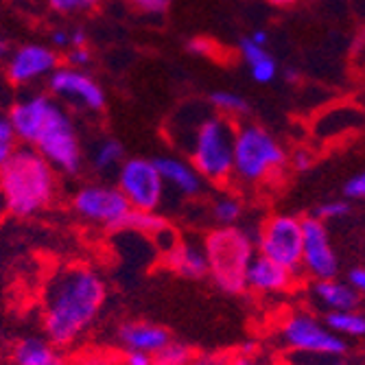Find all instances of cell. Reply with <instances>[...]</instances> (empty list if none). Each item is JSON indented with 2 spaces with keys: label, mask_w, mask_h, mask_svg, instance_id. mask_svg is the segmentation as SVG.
I'll list each match as a JSON object with an SVG mask.
<instances>
[{
  "label": "cell",
  "mask_w": 365,
  "mask_h": 365,
  "mask_svg": "<svg viewBox=\"0 0 365 365\" xmlns=\"http://www.w3.org/2000/svg\"><path fill=\"white\" fill-rule=\"evenodd\" d=\"M108 300V282L90 264H66L44 284L42 328L57 348L77 344L94 326Z\"/></svg>",
  "instance_id": "6da1fadb"
},
{
  "label": "cell",
  "mask_w": 365,
  "mask_h": 365,
  "mask_svg": "<svg viewBox=\"0 0 365 365\" xmlns=\"http://www.w3.org/2000/svg\"><path fill=\"white\" fill-rule=\"evenodd\" d=\"M55 197V169L36 149H16L0 167V199L20 217H33L51 206Z\"/></svg>",
  "instance_id": "7a4b0ae2"
},
{
  "label": "cell",
  "mask_w": 365,
  "mask_h": 365,
  "mask_svg": "<svg viewBox=\"0 0 365 365\" xmlns=\"http://www.w3.org/2000/svg\"><path fill=\"white\" fill-rule=\"evenodd\" d=\"M202 245L208 258V276L212 282L223 293H243L247 289V267L256 256V241L241 227L221 225L208 232Z\"/></svg>",
  "instance_id": "3957f363"
},
{
  "label": "cell",
  "mask_w": 365,
  "mask_h": 365,
  "mask_svg": "<svg viewBox=\"0 0 365 365\" xmlns=\"http://www.w3.org/2000/svg\"><path fill=\"white\" fill-rule=\"evenodd\" d=\"M235 136L232 129L223 118H208L199 127L192 147V167L212 184H227V180L235 173Z\"/></svg>",
  "instance_id": "277c9868"
},
{
  "label": "cell",
  "mask_w": 365,
  "mask_h": 365,
  "mask_svg": "<svg viewBox=\"0 0 365 365\" xmlns=\"http://www.w3.org/2000/svg\"><path fill=\"white\" fill-rule=\"evenodd\" d=\"M284 164V151L262 127L247 125L235 136V175L256 184L267 180Z\"/></svg>",
  "instance_id": "5b68a950"
},
{
  "label": "cell",
  "mask_w": 365,
  "mask_h": 365,
  "mask_svg": "<svg viewBox=\"0 0 365 365\" xmlns=\"http://www.w3.org/2000/svg\"><path fill=\"white\" fill-rule=\"evenodd\" d=\"M33 147H36V151L51 164L53 169H57L61 173H68V175H77L81 171L83 153H81V145L77 138L75 125H73L71 116L66 114L57 103L53 106Z\"/></svg>",
  "instance_id": "8992f818"
},
{
  "label": "cell",
  "mask_w": 365,
  "mask_h": 365,
  "mask_svg": "<svg viewBox=\"0 0 365 365\" xmlns=\"http://www.w3.org/2000/svg\"><path fill=\"white\" fill-rule=\"evenodd\" d=\"M280 339L293 352L313 354V356H344L348 344L344 337L333 333L324 322L313 317L311 313L297 311L282 319Z\"/></svg>",
  "instance_id": "52a82bcc"
},
{
  "label": "cell",
  "mask_w": 365,
  "mask_h": 365,
  "mask_svg": "<svg viewBox=\"0 0 365 365\" xmlns=\"http://www.w3.org/2000/svg\"><path fill=\"white\" fill-rule=\"evenodd\" d=\"M302 219L276 215L260 225L256 250L297 274L302 272Z\"/></svg>",
  "instance_id": "ba28073f"
},
{
  "label": "cell",
  "mask_w": 365,
  "mask_h": 365,
  "mask_svg": "<svg viewBox=\"0 0 365 365\" xmlns=\"http://www.w3.org/2000/svg\"><path fill=\"white\" fill-rule=\"evenodd\" d=\"M73 210L88 223L103 225L108 230H123L129 212L127 197L118 186L108 184H88L81 186L73 197Z\"/></svg>",
  "instance_id": "9c48e42d"
},
{
  "label": "cell",
  "mask_w": 365,
  "mask_h": 365,
  "mask_svg": "<svg viewBox=\"0 0 365 365\" xmlns=\"http://www.w3.org/2000/svg\"><path fill=\"white\" fill-rule=\"evenodd\" d=\"M116 186L127 197L134 210L155 212L164 199V180L158 173L153 160L129 158L116 171Z\"/></svg>",
  "instance_id": "30bf717a"
},
{
  "label": "cell",
  "mask_w": 365,
  "mask_h": 365,
  "mask_svg": "<svg viewBox=\"0 0 365 365\" xmlns=\"http://www.w3.org/2000/svg\"><path fill=\"white\" fill-rule=\"evenodd\" d=\"M302 272L313 280H330L339 274V258L328 237V227L317 217L302 219Z\"/></svg>",
  "instance_id": "8fae6325"
},
{
  "label": "cell",
  "mask_w": 365,
  "mask_h": 365,
  "mask_svg": "<svg viewBox=\"0 0 365 365\" xmlns=\"http://www.w3.org/2000/svg\"><path fill=\"white\" fill-rule=\"evenodd\" d=\"M48 86L55 94L63 98L79 101L83 108L92 112H101L106 108V92L90 75L77 68H57L51 73Z\"/></svg>",
  "instance_id": "7c38bea8"
},
{
  "label": "cell",
  "mask_w": 365,
  "mask_h": 365,
  "mask_svg": "<svg viewBox=\"0 0 365 365\" xmlns=\"http://www.w3.org/2000/svg\"><path fill=\"white\" fill-rule=\"evenodd\" d=\"M57 53L48 46L42 44H26L20 46L7 66V75L11 79V83L22 86L29 81H36L44 75H51L53 71H57Z\"/></svg>",
  "instance_id": "4fadbf2b"
},
{
  "label": "cell",
  "mask_w": 365,
  "mask_h": 365,
  "mask_svg": "<svg viewBox=\"0 0 365 365\" xmlns=\"http://www.w3.org/2000/svg\"><path fill=\"white\" fill-rule=\"evenodd\" d=\"M295 284H297L295 272L282 267L280 262L256 252L245 274V287L250 291L262 293V295H276V293H287L295 289Z\"/></svg>",
  "instance_id": "5bb4252c"
},
{
  "label": "cell",
  "mask_w": 365,
  "mask_h": 365,
  "mask_svg": "<svg viewBox=\"0 0 365 365\" xmlns=\"http://www.w3.org/2000/svg\"><path fill=\"white\" fill-rule=\"evenodd\" d=\"M53 106L55 103L44 94H36V96L24 98V101H18L9 112V120L14 125L16 138H20L26 145L36 143V138L42 131Z\"/></svg>",
  "instance_id": "9a60e30c"
},
{
  "label": "cell",
  "mask_w": 365,
  "mask_h": 365,
  "mask_svg": "<svg viewBox=\"0 0 365 365\" xmlns=\"http://www.w3.org/2000/svg\"><path fill=\"white\" fill-rule=\"evenodd\" d=\"M116 341L125 350H138L147 354H155L171 341V333L164 326L145 322V319H129L116 328Z\"/></svg>",
  "instance_id": "2e32d148"
},
{
  "label": "cell",
  "mask_w": 365,
  "mask_h": 365,
  "mask_svg": "<svg viewBox=\"0 0 365 365\" xmlns=\"http://www.w3.org/2000/svg\"><path fill=\"white\" fill-rule=\"evenodd\" d=\"M164 264L182 278L188 280H202L208 276V258L204 245L180 241L173 250L164 254Z\"/></svg>",
  "instance_id": "e0dca14e"
},
{
  "label": "cell",
  "mask_w": 365,
  "mask_h": 365,
  "mask_svg": "<svg viewBox=\"0 0 365 365\" xmlns=\"http://www.w3.org/2000/svg\"><path fill=\"white\" fill-rule=\"evenodd\" d=\"M311 295L326 313H330V311H352L361 302V295L348 282H341L337 278L315 280L311 287Z\"/></svg>",
  "instance_id": "ac0fdd59"
},
{
  "label": "cell",
  "mask_w": 365,
  "mask_h": 365,
  "mask_svg": "<svg viewBox=\"0 0 365 365\" xmlns=\"http://www.w3.org/2000/svg\"><path fill=\"white\" fill-rule=\"evenodd\" d=\"M153 164L164 180V186H173L186 197H195L202 190V175L195 171V167H188L186 162L162 155V158H155Z\"/></svg>",
  "instance_id": "d6986e66"
},
{
  "label": "cell",
  "mask_w": 365,
  "mask_h": 365,
  "mask_svg": "<svg viewBox=\"0 0 365 365\" xmlns=\"http://www.w3.org/2000/svg\"><path fill=\"white\" fill-rule=\"evenodd\" d=\"M16 365H68L46 337H26L14 350Z\"/></svg>",
  "instance_id": "ffe728a7"
},
{
  "label": "cell",
  "mask_w": 365,
  "mask_h": 365,
  "mask_svg": "<svg viewBox=\"0 0 365 365\" xmlns=\"http://www.w3.org/2000/svg\"><path fill=\"white\" fill-rule=\"evenodd\" d=\"M241 53L252 68V77L258 83H269L276 77V61L264 53V46L252 42V38L241 40Z\"/></svg>",
  "instance_id": "44dd1931"
},
{
  "label": "cell",
  "mask_w": 365,
  "mask_h": 365,
  "mask_svg": "<svg viewBox=\"0 0 365 365\" xmlns=\"http://www.w3.org/2000/svg\"><path fill=\"white\" fill-rule=\"evenodd\" d=\"M324 324L339 337H365V315L356 309L352 311H330L324 317Z\"/></svg>",
  "instance_id": "7402d4cb"
},
{
  "label": "cell",
  "mask_w": 365,
  "mask_h": 365,
  "mask_svg": "<svg viewBox=\"0 0 365 365\" xmlns=\"http://www.w3.org/2000/svg\"><path fill=\"white\" fill-rule=\"evenodd\" d=\"M171 227V223L164 219L162 215L158 212H149V210H131L127 221H125V227L123 230H134V232H140L145 237H151L153 241L164 235Z\"/></svg>",
  "instance_id": "603a6c76"
},
{
  "label": "cell",
  "mask_w": 365,
  "mask_h": 365,
  "mask_svg": "<svg viewBox=\"0 0 365 365\" xmlns=\"http://www.w3.org/2000/svg\"><path fill=\"white\" fill-rule=\"evenodd\" d=\"M123 158H125V147L118 140L110 138L96 147V151L92 155V164L98 173H108L112 169L118 171V167L123 164Z\"/></svg>",
  "instance_id": "cb8c5ba5"
},
{
  "label": "cell",
  "mask_w": 365,
  "mask_h": 365,
  "mask_svg": "<svg viewBox=\"0 0 365 365\" xmlns=\"http://www.w3.org/2000/svg\"><path fill=\"white\" fill-rule=\"evenodd\" d=\"M192 356L195 352L190 346L171 339L162 350L153 354V365H190Z\"/></svg>",
  "instance_id": "d4e9b609"
},
{
  "label": "cell",
  "mask_w": 365,
  "mask_h": 365,
  "mask_svg": "<svg viewBox=\"0 0 365 365\" xmlns=\"http://www.w3.org/2000/svg\"><path fill=\"white\" fill-rule=\"evenodd\" d=\"M241 212L243 208L237 197L223 195L212 204V217L219 225H235L241 219Z\"/></svg>",
  "instance_id": "484cf974"
},
{
  "label": "cell",
  "mask_w": 365,
  "mask_h": 365,
  "mask_svg": "<svg viewBox=\"0 0 365 365\" xmlns=\"http://www.w3.org/2000/svg\"><path fill=\"white\" fill-rule=\"evenodd\" d=\"M210 103L223 112H232V114H243L247 112V103L235 92H212L210 94Z\"/></svg>",
  "instance_id": "4316f807"
},
{
  "label": "cell",
  "mask_w": 365,
  "mask_h": 365,
  "mask_svg": "<svg viewBox=\"0 0 365 365\" xmlns=\"http://www.w3.org/2000/svg\"><path fill=\"white\" fill-rule=\"evenodd\" d=\"M48 3L57 14H79L94 9L101 0H48Z\"/></svg>",
  "instance_id": "83f0119b"
},
{
  "label": "cell",
  "mask_w": 365,
  "mask_h": 365,
  "mask_svg": "<svg viewBox=\"0 0 365 365\" xmlns=\"http://www.w3.org/2000/svg\"><path fill=\"white\" fill-rule=\"evenodd\" d=\"M350 215V206L346 202H339V199H335V202H328V204H322L315 212L317 219L322 221H333V219H341Z\"/></svg>",
  "instance_id": "f1b7e54d"
},
{
  "label": "cell",
  "mask_w": 365,
  "mask_h": 365,
  "mask_svg": "<svg viewBox=\"0 0 365 365\" xmlns=\"http://www.w3.org/2000/svg\"><path fill=\"white\" fill-rule=\"evenodd\" d=\"M188 51H190L192 55L212 57L215 51H217V46H215V42H210L208 38H192V40L188 42Z\"/></svg>",
  "instance_id": "f546056e"
},
{
  "label": "cell",
  "mask_w": 365,
  "mask_h": 365,
  "mask_svg": "<svg viewBox=\"0 0 365 365\" xmlns=\"http://www.w3.org/2000/svg\"><path fill=\"white\" fill-rule=\"evenodd\" d=\"M344 192H346L350 199H365V171L359 173V175H354V178L346 184Z\"/></svg>",
  "instance_id": "4dcf8cb0"
},
{
  "label": "cell",
  "mask_w": 365,
  "mask_h": 365,
  "mask_svg": "<svg viewBox=\"0 0 365 365\" xmlns=\"http://www.w3.org/2000/svg\"><path fill=\"white\" fill-rule=\"evenodd\" d=\"M92 61V55H90V51H88V46L86 48H71V53H68V63H71V68H86V66Z\"/></svg>",
  "instance_id": "1f68e13d"
},
{
  "label": "cell",
  "mask_w": 365,
  "mask_h": 365,
  "mask_svg": "<svg viewBox=\"0 0 365 365\" xmlns=\"http://www.w3.org/2000/svg\"><path fill=\"white\" fill-rule=\"evenodd\" d=\"M127 3H131L134 7L143 9V11H151V14H160L169 7L171 0H127Z\"/></svg>",
  "instance_id": "d6a6232c"
},
{
  "label": "cell",
  "mask_w": 365,
  "mask_h": 365,
  "mask_svg": "<svg viewBox=\"0 0 365 365\" xmlns=\"http://www.w3.org/2000/svg\"><path fill=\"white\" fill-rule=\"evenodd\" d=\"M190 365H232V359L225 354H195Z\"/></svg>",
  "instance_id": "836d02e7"
},
{
  "label": "cell",
  "mask_w": 365,
  "mask_h": 365,
  "mask_svg": "<svg viewBox=\"0 0 365 365\" xmlns=\"http://www.w3.org/2000/svg\"><path fill=\"white\" fill-rule=\"evenodd\" d=\"M123 365H153V354L138 352V350H125Z\"/></svg>",
  "instance_id": "e575fe53"
},
{
  "label": "cell",
  "mask_w": 365,
  "mask_h": 365,
  "mask_svg": "<svg viewBox=\"0 0 365 365\" xmlns=\"http://www.w3.org/2000/svg\"><path fill=\"white\" fill-rule=\"evenodd\" d=\"M348 284H350L359 295H365V267H354V269H350V274H348Z\"/></svg>",
  "instance_id": "d590c367"
},
{
  "label": "cell",
  "mask_w": 365,
  "mask_h": 365,
  "mask_svg": "<svg viewBox=\"0 0 365 365\" xmlns=\"http://www.w3.org/2000/svg\"><path fill=\"white\" fill-rule=\"evenodd\" d=\"M293 167H295L297 171H307V169H311V167H313V155H311L309 151H295V155H293Z\"/></svg>",
  "instance_id": "8d00e7d4"
},
{
  "label": "cell",
  "mask_w": 365,
  "mask_h": 365,
  "mask_svg": "<svg viewBox=\"0 0 365 365\" xmlns=\"http://www.w3.org/2000/svg\"><path fill=\"white\" fill-rule=\"evenodd\" d=\"M71 36V48H86L88 46V36L83 29H75L68 33Z\"/></svg>",
  "instance_id": "74e56055"
},
{
  "label": "cell",
  "mask_w": 365,
  "mask_h": 365,
  "mask_svg": "<svg viewBox=\"0 0 365 365\" xmlns=\"http://www.w3.org/2000/svg\"><path fill=\"white\" fill-rule=\"evenodd\" d=\"M16 151L14 143L11 140H5V138H0V167L11 158V153Z\"/></svg>",
  "instance_id": "f35d334b"
},
{
  "label": "cell",
  "mask_w": 365,
  "mask_h": 365,
  "mask_svg": "<svg viewBox=\"0 0 365 365\" xmlns=\"http://www.w3.org/2000/svg\"><path fill=\"white\" fill-rule=\"evenodd\" d=\"M53 44L57 48H63V46H71V36L66 31H53Z\"/></svg>",
  "instance_id": "ab89813d"
},
{
  "label": "cell",
  "mask_w": 365,
  "mask_h": 365,
  "mask_svg": "<svg viewBox=\"0 0 365 365\" xmlns=\"http://www.w3.org/2000/svg\"><path fill=\"white\" fill-rule=\"evenodd\" d=\"M232 365H269V363H262V361H256V359H235Z\"/></svg>",
  "instance_id": "60d3db41"
},
{
  "label": "cell",
  "mask_w": 365,
  "mask_h": 365,
  "mask_svg": "<svg viewBox=\"0 0 365 365\" xmlns=\"http://www.w3.org/2000/svg\"><path fill=\"white\" fill-rule=\"evenodd\" d=\"M252 42H256L258 46H264V42H267V33L264 31H256L252 36Z\"/></svg>",
  "instance_id": "b9f144b4"
},
{
  "label": "cell",
  "mask_w": 365,
  "mask_h": 365,
  "mask_svg": "<svg viewBox=\"0 0 365 365\" xmlns=\"http://www.w3.org/2000/svg\"><path fill=\"white\" fill-rule=\"evenodd\" d=\"M9 53V42L7 40H0V57H5Z\"/></svg>",
  "instance_id": "7bdbcfd3"
},
{
  "label": "cell",
  "mask_w": 365,
  "mask_h": 365,
  "mask_svg": "<svg viewBox=\"0 0 365 365\" xmlns=\"http://www.w3.org/2000/svg\"><path fill=\"white\" fill-rule=\"evenodd\" d=\"M269 3H274V5H293V3H297V0H269Z\"/></svg>",
  "instance_id": "ee69618b"
},
{
  "label": "cell",
  "mask_w": 365,
  "mask_h": 365,
  "mask_svg": "<svg viewBox=\"0 0 365 365\" xmlns=\"http://www.w3.org/2000/svg\"><path fill=\"white\" fill-rule=\"evenodd\" d=\"M287 79H289V81H295V73H293V71H289V73H287Z\"/></svg>",
  "instance_id": "f6af8a7d"
},
{
  "label": "cell",
  "mask_w": 365,
  "mask_h": 365,
  "mask_svg": "<svg viewBox=\"0 0 365 365\" xmlns=\"http://www.w3.org/2000/svg\"><path fill=\"white\" fill-rule=\"evenodd\" d=\"M333 365H344V363H333Z\"/></svg>",
  "instance_id": "bcb514c9"
},
{
  "label": "cell",
  "mask_w": 365,
  "mask_h": 365,
  "mask_svg": "<svg viewBox=\"0 0 365 365\" xmlns=\"http://www.w3.org/2000/svg\"><path fill=\"white\" fill-rule=\"evenodd\" d=\"M363 40H365V31H363Z\"/></svg>",
  "instance_id": "7dc6e473"
}]
</instances>
